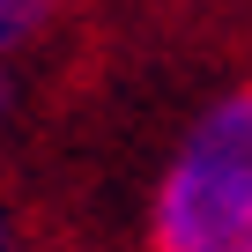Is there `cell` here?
I'll use <instances>...</instances> for the list:
<instances>
[{"label": "cell", "mask_w": 252, "mask_h": 252, "mask_svg": "<svg viewBox=\"0 0 252 252\" xmlns=\"http://www.w3.org/2000/svg\"><path fill=\"white\" fill-rule=\"evenodd\" d=\"M74 0H0V60H30L60 23H67Z\"/></svg>", "instance_id": "obj_2"}, {"label": "cell", "mask_w": 252, "mask_h": 252, "mask_svg": "<svg viewBox=\"0 0 252 252\" xmlns=\"http://www.w3.org/2000/svg\"><path fill=\"white\" fill-rule=\"evenodd\" d=\"M141 252H252V82L208 96L163 149Z\"/></svg>", "instance_id": "obj_1"}, {"label": "cell", "mask_w": 252, "mask_h": 252, "mask_svg": "<svg viewBox=\"0 0 252 252\" xmlns=\"http://www.w3.org/2000/svg\"><path fill=\"white\" fill-rule=\"evenodd\" d=\"M15 96H23V60H0V126H8Z\"/></svg>", "instance_id": "obj_4"}, {"label": "cell", "mask_w": 252, "mask_h": 252, "mask_svg": "<svg viewBox=\"0 0 252 252\" xmlns=\"http://www.w3.org/2000/svg\"><path fill=\"white\" fill-rule=\"evenodd\" d=\"M0 252H37V230H30V215L0 193Z\"/></svg>", "instance_id": "obj_3"}]
</instances>
